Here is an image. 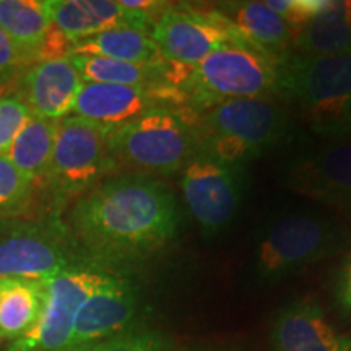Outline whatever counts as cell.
I'll return each instance as SVG.
<instances>
[{
	"label": "cell",
	"instance_id": "1",
	"mask_svg": "<svg viewBox=\"0 0 351 351\" xmlns=\"http://www.w3.org/2000/svg\"><path fill=\"white\" fill-rule=\"evenodd\" d=\"M82 247L103 258H125L163 247L178 232L179 210L171 191L143 174L117 176L85 192L70 212Z\"/></svg>",
	"mask_w": 351,
	"mask_h": 351
},
{
	"label": "cell",
	"instance_id": "2",
	"mask_svg": "<svg viewBox=\"0 0 351 351\" xmlns=\"http://www.w3.org/2000/svg\"><path fill=\"white\" fill-rule=\"evenodd\" d=\"M345 228L311 208L283 210L258 228L254 270L261 280H280L337 254L348 244Z\"/></svg>",
	"mask_w": 351,
	"mask_h": 351
},
{
	"label": "cell",
	"instance_id": "3",
	"mask_svg": "<svg viewBox=\"0 0 351 351\" xmlns=\"http://www.w3.org/2000/svg\"><path fill=\"white\" fill-rule=\"evenodd\" d=\"M288 117L270 99L245 98L215 104L197 129V150L228 165L243 166L283 138Z\"/></svg>",
	"mask_w": 351,
	"mask_h": 351
},
{
	"label": "cell",
	"instance_id": "4",
	"mask_svg": "<svg viewBox=\"0 0 351 351\" xmlns=\"http://www.w3.org/2000/svg\"><path fill=\"white\" fill-rule=\"evenodd\" d=\"M278 56L252 46L238 33L202 62L187 67L182 85L197 104L212 108L230 99L263 98L275 91Z\"/></svg>",
	"mask_w": 351,
	"mask_h": 351
},
{
	"label": "cell",
	"instance_id": "5",
	"mask_svg": "<svg viewBox=\"0 0 351 351\" xmlns=\"http://www.w3.org/2000/svg\"><path fill=\"white\" fill-rule=\"evenodd\" d=\"M114 161L145 173L181 169L197 152V132L181 111L155 108L109 135Z\"/></svg>",
	"mask_w": 351,
	"mask_h": 351
},
{
	"label": "cell",
	"instance_id": "6",
	"mask_svg": "<svg viewBox=\"0 0 351 351\" xmlns=\"http://www.w3.org/2000/svg\"><path fill=\"white\" fill-rule=\"evenodd\" d=\"M111 129L78 116L57 121L51 163L43 182L52 204L62 207L90 191L104 174L116 168L109 135Z\"/></svg>",
	"mask_w": 351,
	"mask_h": 351
},
{
	"label": "cell",
	"instance_id": "7",
	"mask_svg": "<svg viewBox=\"0 0 351 351\" xmlns=\"http://www.w3.org/2000/svg\"><path fill=\"white\" fill-rule=\"evenodd\" d=\"M276 93L313 114V124L332 119L351 96V52L280 59Z\"/></svg>",
	"mask_w": 351,
	"mask_h": 351
},
{
	"label": "cell",
	"instance_id": "8",
	"mask_svg": "<svg viewBox=\"0 0 351 351\" xmlns=\"http://www.w3.org/2000/svg\"><path fill=\"white\" fill-rule=\"evenodd\" d=\"M181 189L187 210L204 234L213 236L238 213L244 195L243 166L223 163L197 150L184 165Z\"/></svg>",
	"mask_w": 351,
	"mask_h": 351
},
{
	"label": "cell",
	"instance_id": "9",
	"mask_svg": "<svg viewBox=\"0 0 351 351\" xmlns=\"http://www.w3.org/2000/svg\"><path fill=\"white\" fill-rule=\"evenodd\" d=\"M106 275L93 267L70 265L47 278L41 317L32 332L13 341L10 351H67L83 302Z\"/></svg>",
	"mask_w": 351,
	"mask_h": 351
},
{
	"label": "cell",
	"instance_id": "10",
	"mask_svg": "<svg viewBox=\"0 0 351 351\" xmlns=\"http://www.w3.org/2000/svg\"><path fill=\"white\" fill-rule=\"evenodd\" d=\"M234 28L221 12L168 8L158 16L152 39L166 62L192 67L234 38Z\"/></svg>",
	"mask_w": 351,
	"mask_h": 351
},
{
	"label": "cell",
	"instance_id": "11",
	"mask_svg": "<svg viewBox=\"0 0 351 351\" xmlns=\"http://www.w3.org/2000/svg\"><path fill=\"white\" fill-rule=\"evenodd\" d=\"M285 184L296 194L351 215V143L332 142L288 161Z\"/></svg>",
	"mask_w": 351,
	"mask_h": 351
},
{
	"label": "cell",
	"instance_id": "12",
	"mask_svg": "<svg viewBox=\"0 0 351 351\" xmlns=\"http://www.w3.org/2000/svg\"><path fill=\"white\" fill-rule=\"evenodd\" d=\"M72 265L62 226L21 223L0 234V280H47Z\"/></svg>",
	"mask_w": 351,
	"mask_h": 351
},
{
	"label": "cell",
	"instance_id": "13",
	"mask_svg": "<svg viewBox=\"0 0 351 351\" xmlns=\"http://www.w3.org/2000/svg\"><path fill=\"white\" fill-rule=\"evenodd\" d=\"M187 95L178 86L160 85H108L83 83L73 104L72 116H78L106 129H119L155 108L186 101Z\"/></svg>",
	"mask_w": 351,
	"mask_h": 351
},
{
	"label": "cell",
	"instance_id": "14",
	"mask_svg": "<svg viewBox=\"0 0 351 351\" xmlns=\"http://www.w3.org/2000/svg\"><path fill=\"white\" fill-rule=\"evenodd\" d=\"M135 313L137 293L134 285L119 275L108 274L83 302L67 351L98 343L125 332Z\"/></svg>",
	"mask_w": 351,
	"mask_h": 351
},
{
	"label": "cell",
	"instance_id": "15",
	"mask_svg": "<svg viewBox=\"0 0 351 351\" xmlns=\"http://www.w3.org/2000/svg\"><path fill=\"white\" fill-rule=\"evenodd\" d=\"M83 80L70 56L43 60L23 70L16 95L33 116L60 121L72 112Z\"/></svg>",
	"mask_w": 351,
	"mask_h": 351
},
{
	"label": "cell",
	"instance_id": "16",
	"mask_svg": "<svg viewBox=\"0 0 351 351\" xmlns=\"http://www.w3.org/2000/svg\"><path fill=\"white\" fill-rule=\"evenodd\" d=\"M51 23L72 43L116 28L147 29L150 15L127 10L119 0H46Z\"/></svg>",
	"mask_w": 351,
	"mask_h": 351
},
{
	"label": "cell",
	"instance_id": "17",
	"mask_svg": "<svg viewBox=\"0 0 351 351\" xmlns=\"http://www.w3.org/2000/svg\"><path fill=\"white\" fill-rule=\"evenodd\" d=\"M271 340L276 351H351V339L332 327L314 302H296L278 314Z\"/></svg>",
	"mask_w": 351,
	"mask_h": 351
},
{
	"label": "cell",
	"instance_id": "18",
	"mask_svg": "<svg viewBox=\"0 0 351 351\" xmlns=\"http://www.w3.org/2000/svg\"><path fill=\"white\" fill-rule=\"evenodd\" d=\"M46 300V280H0V339L19 340L41 317Z\"/></svg>",
	"mask_w": 351,
	"mask_h": 351
},
{
	"label": "cell",
	"instance_id": "19",
	"mask_svg": "<svg viewBox=\"0 0 351 351\" xmlns=\"http://www.w3.org/2000/svg\"><path fill=\"white\" fill-rule=\"evenodd\" d=\"M221 10L241 38L271 56L278 54L293 41L291 26L265 2L225 3Z\"/></svg>",
	"mask_w": 351,
	"mask_h": 351
},
{
	"label": "cell",
	"instance_id": "20",
	"mask_svg": "<svg viewBox=\"0 0 351 351\" xmlns=\"http://www.w3.org/2000/svg\"><path fill=\"white\" fill-rule=\"evenodd\" d=\"M0 26L20 49L25 67L36 64L52 26L46 0H0Z\"/></svg>",
	"mask_w": 351,
	"mask_h": 351
},
{
	"label": "cell",
	"instance_id": "21",
	"mask_svg": "<svg viewBox=\"0 0 351 351\" xmlns=\"http://www.w3.org/2000/svg\"><path fill=\"white\" fill-rule=\"evenodd\" d=\"M70 54L98 56L140 65H161L166 62L150 34L135 28L109 29L82 39L73 44Z\"/></svg>",
	"mask_w": 351,
	"mask_h": 351
},
{
	"label": "cell",
	"instance_id": "22",
	"mask_svg": "<svg viewBox=\"0 0 351 351\" xmlns=\"http://www.w3.org/2000/svg\"><path fill=\"white\" fill-rule=\"evenodd\" d=\"M293 44L302 56H337L351 52V26L345 2L332 5L293 33Z\"/></svg>",
	"mask_w": 351,
	"mask_h": 351
},
{
	"label": "cell",
	"instance_id": "23",
	"mask_svg": "<svg viewBox=\"0 0 351 351\" xmlns=\"http://www.w3.org/2000/svg\"><path fill=\"white\" fill-rule=\"evenodd\" d=\"M56 130V121L32 116L8 148L7 160L29 182L36 184L46 176L54 150Z\"/></svg>",
	"mask_w": 351,
	"mask_h": 351
},
{
	"label": "cell",
	"instance_id": "24",
	"mask_svg": "<svg viewBox=\"0 0 351 351\" xmlns=\"http://www.w3.org/2000/svg\"><path fill=\"white\" fill-rule=\"evenodd\" d=\"M83 83L108 85H160L168 77L166 62L161 65H140L121 62L98 56L70 54Z\"/></svg>",
	"mask_w": 351,
	"mask_h": 351
},
{
	"label": "cell",
	"instance_id": "25",
	"mask_svg": "<svg viewBox=\"0 0 351 351\" xmlns=\"http://www.w3.org/2000/svg\"><path fill=\"white\" fill-rule=\"evenodd\" d=\"M34 184L29 182L7 156H0V219L19 217L33 199Z\"/></svg>",
	"mask_w": 351,
	"mask_h": 351
},
{
	"label": "cell",
	"instance_id": "26",
	"mask_svg": "<svg viewBox=\"0 0 351 351\" xmlns=\"http://www.w3.org/2000/svg\"><path fill=\"white\" fill-rule=\"evenodd\" d=\"M169 343L161 333L150 330H125L98 343L72 351H169Z\"/></svg>",
	"mask_w": 351,
	"mask_h": 351
},
{
	"label": "cell",
	"instance_id": "27",
	"mask_svg": "<svg viewBox=\"0 0 351 351\" xmlns=\"http://www.w3.org/2000/svg\"><path fill=\"white\" fill-rule=\"evenodd\" d=\"M33 114L16 93L0 98V156H5L13 140L20 134Z\"/></svg>",
	"mask_w": 351,
	"mask_h": 351
},
{
	"label": "cell",
	"instance_id": "28",
	"mask_svg": "<svg viewBox=\"0 0 351 351\" xmlns=\"http://www.w3.org/2000/svg\"><path fill=\"white\" fill-rule=\"evenodd\" d=\"M267 7L291 26L293 33L332 5V0H267Z\"/></svg>",
	"mask_w": 351,
	"mask_h": 351
},
{
	"label": "cell",
	"instance_id": "29",
	"mask_svg": "<svg viewBox=\"0 0 351 351\" xmlns=\"http://www.w3.org/2000/svg\"><path fill=\"white\" fill-rule=\"evenodd\" d=\"M314 130L332 142L351 143V96L332 119L314 125Z\"/></svg>",
	"mask_w": 351,
	"mask_h": 351
},
{
	"label": "cell",
	"instance_id": "30",
	"mask_svg": "<svg viewBox=\"0 0 351 351\" xmlns=\"http://www.w3.org/2000/svg\"><path fill=\"white\" fill-rule=\"evenodd\" d=\"M21 67H25L23 56L16 44L0 26V80L12 77Z\"/></svg>",
	"mask_w": 351,
	"mask_h": 351
},
{
	"label": "cell",
	"instance_id": "31",
	"mask_svg": "<svg viewBox=\"0 0 351 351\" xmlns=\"http://www.w3.org/2000/svg\"><path fill=\"white\" fill-rule=\"evenodd\" d=\"M339 298L341 306L351 314V257L345 262L339 280Z\"/></svg>",
	"mask_w": 351,
	"mask_h": 351
},
{
	"label": "cell",
	"instance_id": "32",
	"mask_svg": "<svg viewBox=\"0 0 351 351\" xmlns=\"http://www.w3.org/2000/svg\"><path fill=\"white\" fill-rule=\"evenodd\" d=\"M345 5H346V19H348V23L351 26V0L350 2H345Z\"/></svg>",
	"mask_w": 351,
	"mask_h": 351
}]
</instances>
